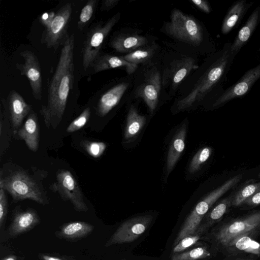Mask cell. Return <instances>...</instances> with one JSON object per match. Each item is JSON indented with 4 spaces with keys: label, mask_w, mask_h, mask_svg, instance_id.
Wrapping results in <instances>:
<instances>
[{
    "label": "cell",
    "mask_w": 260,
    "mask_h": 260,
    "mask_svg": "<svg viewBox=\"0 0 260 260\" xmlns=\"http://www.w3.org/2000/svg\"><path fill=\"white\" fill-rule=\"evenodd\" d=\"M74 34L69 36L61 49L48 91V101L40 113L46 126L55 128L61 122L74 80Z\"/></svg>",
    "instance_id": "obj_1"
},
{
    "label": "cell",
    "mask_w": 260,
    "mask_h": 260,
    "mask_svg": "<svg viewBox=\"0 0 260 260\" xmlns=\"http://www.w3.org/2000/svg\"><path fill=\"white\" fill-rule=\"evenodd\" d=\"M260 235V210L231 219L213 229L206 235L216 248L221 249L236 239L244 236L256 238Z\"/></svg>",
    "instance_id": "obj_2"
},
{
    "label": "cell",
    "mask_w": 260,
    "mask_h": 260,
    "mask_svg": "<svg viewBox=\"0 0 260 260\" xmlns=\"http://www.w3.org/2000/svg\"><path fill=\"white\" fill-rule=\"evenodd\" d=\"M242 178V174L234 176L198 202L183 221L173 242V246L184 237L193 234L213 205L229 190L236 186Z\"/></svg>",
    "instance_id": "obj_3"
},
{
    "label": "cell",
    "mask_w": 260,
    "mask_h": 260,
    "mask_svg": "<svg viewBox=\"0 0 260 260\" xmlns=\"http://www.w3.org/2000/svg\"><path fill=\"white\" fill-rule=\"evenodd\" d=\"M0 187L7 191L15 202L29 199L42 205L48 204L43 190L24 171H18L5 178L1 177Z\"/></svg>",
    "instance_id": "obj_4"
},
{
    "label": "cell",
    "mask_w": 260,
    "mask_h": 260,
    "mask_svg": "<svg viewBox=\"0 0 260 260\" xmlns=\"http://www.w3.org/2000/svg\"><path fill=\"white\" fill-rule=\"evenodd\" d=\"M165 30L169 35L193 46H198L203 41V30L200 23L178 9L172 12Z\"/></svg>",
    "instance_id": "obj_5"
},
{
    "label": "cell",
    "mask_w": 260,
    "mask_h": 260,
    "mask_svg": "<svg viewBox=\"0 0 260 260\" xmlns=\"http://www.w3.org/2000/svg\"><path fill=\"white\" fill-rule=\"evenodd\" d=\"M120 17V13H117L105 23H99L88 32L82 49V65L84 70L92 66L99 56L105 39Z\"/></svg>",
    "instance_id": "obj_6"
},
{
    "label": "cell",
    "mask_w": 260,
    "mask_h": 260,
    "mask_svg": "<svg viewBox=\"0 0 260 260\" xmlns=\"http://www.w3.org/2000/svg\"><path fill=\"white\" fill-rule=\"evenodd\" d=\"M50 187L63 201L70 202L76 211H87L88 208L84 200L82 192L77 181L69 171H60L56 175L55 182Z\"/></svg>",
    "instance_id": "obj_7"
},
{
    "label": "cell",
    "mask_w": 260,
    "mask_h": 260,
    "mask_svg": "<svg viewBox=\"0 0 260 260\" xmlns=\"http://www.w3.org/2000/svg\"><path fill=\"white\" fill-rule=\"evenodd\" d=\"M72 11V4L63 5L56 12L50 26L43 31L41 42L48 49L56 50L62 45L69 36L67 33L68 24Z\"/></svg>",
    "instance_id": "obj_8"
},
{
    "label": "cell",
    "mask_w": 260,
    "mask_h": 260,
    "mask_svg": "<svg viewBox=\"0 0 260 260\" xmlns=\"http://www.w3.org/2000/svg\"><path fill=\"white\" fill-rule=\"evenodd\" d=\"M153 219L151 215H143L124 221L111 235L106 243L105 247L135 241L146 232Z\"/></svg>",
    "instance_id": "obj_9"
},
{
    "label": "cell",
    "mask_w": 260,
    "mask_h": 260,
    "mask_svg": "<svg viewBox=\"0 0 260 260\" xmlns=\"http://www.w3.org/2000/svg\"><path fill=\"white\" fill-rule=\"evenodd\" d=\"M23 58V63H17L16 66L21 75L25 76L29 83L32 94L37 100L42 98L41 69L37 56L30 50L19 53Z\"/></svg>",
    "instance_id": "obj_10"
},
{
    "label": "cell",
    "mask_w": 260,
    "mask_h": 260,
    "mask_svg": "<svg viewBox=\"0 0 260 260\" xmlns=\"http://www.w3.org/2000/svg\"><path fill=\"white\" fill-rule=\"evenodd\" d=\"M259 79L260 64L247 71L239 81L224 90L215 101L213 107L222 106L231 100L244 96Z\"/></svg>",
    "instance_id": "obj_11"
},
{
    "label": "cell",
    "mask_w": 260,
    "mask_h": 260,
    "mask_svg": "<svg viewBox=\"0 0 260 260\" xmlns=\"http://www.w3.org/2000/svg\"><path fill=\"white\" fill-rule=\"evenodd\" d=\"M161 85L160 73L157 69H152L136 90V96L144 100L151 114L157 106Z\"/></svg>",
    "instance_id": "obj_12"
},
{
    "label": "cell",
    "mask_w": 260,
    "mask_h": 260,
    "mask_svg": "<svg viewBox=\"0 0 260 260\" xmlns=\"http://www.w3.org/2000/svg\"><path fill=\"white\" fill-rule=\"evenodd\" d=\"M40 222L37 212L32 208L17 210L14 213L11 222L4 234V239H11L25 233Z\"/></svg>",
    "instance_id": "obj_13"
},
{
    "label": "cell",
    "mask_w": 260,
    "mask_h": 260,
    "mask_svg": "<svg viewBox=\"0 0 260 260\" xmlns=\"http://www.w3.org/2000/svg\"><path fill=\"white\" fill-rule=\"evenodd\" d=\"M198 67L192 57H184L174 60L164 71L162 85H171L174 89L193 69Z\"/></svg>",
    "instance_id": "obj_14"
},
{
    "label": "cell",
    "mask_w": 260,
    "mask_h": 260,
    "mask_svg": "<svg viewBox=\"0 0 260 260\" xmlns=\"http://www.w3.org/2000/svg\"><path fill=\"white\" fill-rule=\"evenodd\" d=\"M7 105L14 132L19 129L24 118L30 112L32 107L26 103L22 96L16 91L12 90L7 100L3 99Z\"/></svg>",
    "instance_id": "obj_15"
},
{
    "label": "cell",
    "mask_w": 260,
    "mask_h": 260,
    "mask_svg": "<svg viewBox=\"0 0 260 260\" xmlns=\"http://www.w3.org/2000/svg\"><path fill=\"white\" fill-rule=\"evenodd\" d=\"M94 229V226L88 222L73 221L63 224L55 232V235L59 239L75 241L86 237Z\"/></svg>",
    "instance_id": "obj_16"
},
{
    "label": "cell",
    "mask_w": 260,
    "mask_h": 260,
    "mask_svg": "<svg viewBox=\"0 0 260 260\" xmlns=\"http://www.w3.org/2000/svg\"><path fill=\"white\" fill-rule=\"evenodd\" d=\"M129 84L121 82L113 86L105 92L99 99L97 106L98 114L103 117L107 114L120 102Z\"/></svg>",
    "instance_id": "obj_17"
},
{
    "label": "cell",
    "mask_w": 260,
    "mask_h": 260,
    "mask_svg": "<svg viewBox=\"0 0 260 260\" xmlns=\"http://www.w3.org/2000/svg\"><path fill=\"white\" fill-rule=\"evenodd\" d=\"M252 4L251 2L247 3L245 0H238L234 3L223 19L221 29L222 33L228 34L236 27Z\"/></svg>",
    "instance_id": "obj_18"
},
{
    "label": "cell",
    "mask_w": 260,
    "mask_h": 260,
    "mask_svg": "<svg viewBox=\"0 0 260 260\" xmlns=\"http://www.w3.org/2000/svg\"><path fill=\"white\" fill-rule=\"evenodd\" d=\"M19 137L23 140L27 147L31 151L38 150L39 143V129L38 117L32 112L27 116L21 128L17 132Z\"/></svg>",
    "instance_id": "obj_19"
},
{
    "label": "cell",
    "mask_w": 260,
    "mask_h": 260,
    "mask_svg": "<svg viewBox=\"0 0 260 260\" xmlns=\"http://www.w3.org/2000/svg\"><path fill=\"white\" fill-rule=\"evenodd\" d=\"M259 22L260 7H257L253 10L244 26L240 29L232 44V51L235 55L246 44Z\"/></svg>",
    "instance_id": "obj_20"
},
{
    "label": "cell",
    "mask_w": 260,
    "mask_h": 260,
    "mask_svg": "<svg viewBox=\"0 0 260 260\" xmlns=\"http://www.w3.org/2000/svg\"><path fill=\"white\" fill-rule=\"evenodd\" d=\"M255 239L249 236H242L236 239L221 250L228 256L244 253L260 256V244Z\"/></svg>",
    "instance_id": "obj_21"
},
{
    "label": "cell",
    "mask_w": 260,
    "mask_h": 260,
    "mask_svg": "<svg viewBox=\"0 0 260 260\" xmlns=\"http://www.w3.org/2000/svg\"><path fill=\"white\" fill-rule=\"evenodd\" d=\"M92 66L94 73L118 68H124L128 74H133L138 68V66L125 60L123 56L110 54L98 56Z\"/></svg>",
    "instance_id": "obj_22"
},
{
    "label": "cell",
    "mask_w": 260,
    "mask_h": 260,
    "mask_svg": "<svg viewBox=\"0 0 260 260\" xmlns=\"http://www.w3.org/2000/svg\"><path fill=\"white\" fill-rule=\"evenodd\" d=\"M148 42V39L143 36L120 34L113 39L110 45L118 52L129 53L146 45Z\"/></svg>",
    "instance_id": "obj_23"
},
{
    "label": "cell",
    "mask_w": 260,
    "mask_h": 260,
    "mask_svg": "<svg viewBox=\"0 0 260 260\" xmlns=\"http://www.w3.org/2000/svg\"><path fill=\"white\" fill-rule=\"evenodd\" d=\"M186 134V124H183L174 136L167 157V170L170 174L173 169L185 148Z\"/></svg>",
    "instance_id": "obj_24"
},
{
    "label": "cell",
    "mask_w": 260,
    "mask_h": 260,
    "mask_svg": "<svg viewBox=\"0 0 260 260\" xmlns=\"http://www.w3.org/2000/svg\"><path fill=\"white\" fill-rule=\"evenodd\" d=\"M232 194L222 199L208 212L200 224L208 230L215 223L218 222L232 207Z\"/></svg>",
    "instance_id": "obj_25"
},
{
    "label": "cell",
    "mask_w": 260,
    "mask_h": 260,
    "mask_svg": "<svg viewBox=\"0 0 260 260\" xmlns=\"http://www.w3.org/2000/svg\"><path fill=\"white\" fill-rule=\"evenodd\" d=\"M146 117L138 113L135 107L132 106L126 118V124L124 137L128 141L134 138L141 131L146 123Z\"/></svg>",
    "instance_id": "obj_26"
},
{
    "label": "cell",
    "mask_w": 260,
    "mask_h": 260,
    "mask_svg": "<svg viewBox=\"0 0 260 260\" xmlns=\"http://www.w3.org/2000/svg\"><path fill=\"white\" fill-rule=\"evenodd\" d=\"M208 231V229L200 224L193 234L184 237L174 246L171 254L181 253L202 244V243L200 241L204 238L207 239L206 235Z\"/></svg>",
    "instance_id": "obj_27"
},
{
    "label": "cell",
    "mask_w": 260,
    "mask_h": 260,
    "mask_svg": "<svg viewBox=\"0 0 260 260\" xmlns=\"http://www.w3.org/2000/svg\"><path fill=\"white\" fill-rule=\"evenodd\" d=\"M213 255L209 247L202 243L182 252L171 254L170 260H205Z\"/></svg>",
    "instance_id": "obj_28"
},
{
    "label": "cell",
    "mask_w": 260,
    "mask_h": 260,
    "mask_svg": "<svg viewBox=\"0 0 260 260\" xmlns=\"http://www.w3.org/2000/svg\"><path fill=\"white\" fill-rule=\"evenodd\" d=\"M156 50V45L146 44L137 50L123 56L127 62L138 66L148 63L152 58Z\"/></svg>",
    "instance_id": "obj_29"
},
{
    "label": "cell",
    "mask_w": 260,
    "mask_h": 260,
    "mask_svg": "<svg viewBox=\"0 0 260 260\" xmlns=\"http://www.w3.org/2000/svg\"><path fill=\"white\" fill-rule=\"evenodd\" d=\"M260 189V182L247 184L232 194V206L238 207Z\"/></svg>",
    "instance_id": "obj_30"
},
{
    "label": "cell",
    "mask_w": 260,
    "mask_h": 260,
    "mask_svg": "<svg viewBox=\"0 0 260 260\" xmlns=\"http://www.w3.org/2000/svg\"><path fill=\"white\" fill-rule=\"evenodd\" d=\"M212 148L206 146L200 149L191 159L189 168V172L194 173L209 158L212 153Z\"/></svg>",
    "instance_id": "obj_31"
},
{
    "label": "cell",
    "mask_w": 260,
    "mask_h": 260,
    "mask_svg": "<svg viewBox=\"0 0 260 260\" xmlns=\"http://www.w3.org/2000/svg\"><path fill=\"white\" fill-rule=\"evenodd\" d=\"M96 0L88 1L81 11L79 21L77 23L78 28L82 30L92 17L96 5Z\"/></svg>",
    "instance_id": "obj_32"
},
{
    "label": "cell",
    "mask_w": 260,
    "mask_h": 260,
    "mask_svg": "<svg viewBox=\"0 0 260 260\" xmlns=\"http://www.w3.org/2000/svg\"><path fill=\"white\" fill-rule=\"evenodd\" d=\"M90 116V109L87 107L70 123L67 128V132L73 133L81 129L86 124Z\"/></svg>",
    "instance_id": "obj_33"
},
{
    "label": "cell",
    "mask_w": 260,
    "mask_h": 260,
    "mask_svg": "<svg viewBox=\"0 0 260 260\" xmlns=\"http://www.w3.org/2000/svg\"><path fill=\"white\" fill-rule=\"evenodd\" d=\"M84 146L87 153L94 158L100 157L106 148V144L101 142H86Z\"/></svg>",
    "instance_id": "obj_34"
},
{
    "label": "cell",
    "mask_w": 260,
    "mask_h": 260,
    "mask_svg": "<svg viewBox=\"0 0 260 260\" xmlns=\"http://www.w3.org/2000/svg\"><path fill=\"white\" fill-rule=\"evenodd\" d=\"M8 209V204L5 189L3 187H0V229L1 234L3 229L5 228Z\"/></svg>",
    "instance_id": "obj_35"
},
{
    "label": "cell",
    "mask_w": 260,
    "mask_h": 260,
    "mask_svg": "<svg viewBox=\"0 0 260 260\" xmlns=\"http://www.w3.org/2000/svg\"><path fill=\"white\" fill-rule=\"evenodd\" d=\"M38 256L40 260H75L68 256L58 254L41 253L39 254Z\"/></svg>",
    "instance_id": "obj_36"
},
{
    "label": "cell",
    "mask_w": 260,
    "mask_h": 260,
    "mask_svg": "<svg viewBox=\"0 0 260 260\" xmlns=\"http://www.w3.org/2000/svg\"><path fill=\"white\" fill-rule=\"evenodd\" d=\"M55 15L56 13L52 11L45 12L40 17L39 20L45 28H47L51 24Z\"/></svg>",
    "instance_id": "obj_37"
},
{
    "label": "cell",
    "mask_w": 260,
    "mask_h": 260,
    "mask_svg": "<svg viewBox=\"0 0 260 260\" xmlns=\"http://www.w3.org/2000/svg\"><path fill=\"white\" fill-rule=\"evenodd\" d=\"M251 207L260 205V189L254 194L247 199L243 204Z\"/></svg>",
    "instance_id": "obj_38"
},
{
    "label": "cell",
    "mask_w": 260,
    "mask_h": 260,
    "mask_svg": "<svg viewBox=\"0 0 260 260\" xmlns=\"http://www.w3.org/2000/svg\"><path fill=\"white\" fill-rule=\"evenodd\" d=\"M191 2L199 9L203 12L209 14L211 12V8L206 1L204 0H191Z\"/></svg>",
    "instance_id": "obj_39"
},
{
    "label": "cell",
    "mask_w": 260,
    "mask_h": 260,
    "mask_svg": "<svg viewBox=\"0 0 260 260\" xmlns=\"http://www.w3.org/2000/svg\"><path fill=\"white\" fill-rule=\"evenodd\" d=\"M119 0H104L103 1L101 10L102 11H109L115 7L119 3Z\"/></svg>",
    "instance_id": "obj_40"
},
{
    "label": "cell",
    "mask_w": 260,
    "mask_h": 260,
    "mask_svg": "<svg viewBox=\"0 0 260 260\" xmlns=\"http://www.w3.org/2000/svg\"><path fill=\"white\" fill-rule=\"evenodd\" d=\"M1 260H19V259L16 255L10 254L4 257Z\"/></svg>",
    "instance_id": "obj_41"
},
{
    "label": "cell",
    "mask_w": 260,
    "mask_h": 260,
    "mask_svg": "<svg viewBox=\"0 0 260 260\" xmlns=\"http://www.w3.org/2000/svg\"><path fill=\"white\" fill-rule=\"evenodd\" d=\"M221 260H230V259H221ZM233 260H252L251 259H250V258H236V259H233Z\"/></svg>",
    "instance_id": "obj_42"
},
{
    "label": "cell",
    "mask_w": 260,
    "mask_h": 260,
    "mask_svg": "<svg viewBox=\"0 0 260 260\" xmlns=\"http://www.w3.org/2000/svg\"><path fill=\"white\" fill-rule=\"evenodd\" d=\"M119 260H136V259H121Z\"/></svg>",
    "instance_id": "obj_43"
},
{
    "label": "cell",
    "mask_w": 260,
    "mask_h": 260,
    "mask_svg": "<svg viewBox=\"0 0 260 260\" xmlns=\"http://www.w3.org/2000/svg\"><path fill=\"white\" fill-rule=\"evenodd\" d=\"M258 177L260 179V173L258 174Z\"/></svg>",
    "instance_id": "obj_44"
}]
</instances>
